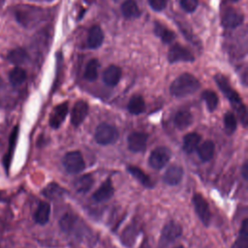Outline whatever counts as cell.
I'll list each match as a JSON object with an SVG mask.
<instances>
[{
    "label": "cell",
    "mask_w": 248,
    "mask_h": 248,
    "mask_svg": "<svg viewBox=\"0 0 248 248\" xmlns=\"http://www.w3.org/2000/svg\"><path fill=\"white\" fill-rule=\"evenodd\" d=\"M26 72L20 67H15L9 73V80L14 86L20 85L26 79Z\"/></svg>",
    "instance_id": "4dcf8cb0"
},
{
    "label": "cell",
    "mask_w": 248,
    "mask_h": 248,
    "mask_svg": "<svg viewBox=\"0 0 248 248\" xmlns=\"http://www.w3.org/2000/svg\"><path fill=\"white\" fill-rule=\"evenodd\" d=\"M236 126H237V122H236L235 115L233 114V112L228 111L224 115V127H225V132L227 133V135L230 136V135L233 134L234 131L236 130Z\"/></svg>",
    "instance_id": "e575fe53"
},
{
    "label": "cell",
    "mask_w": 248,
    "mask_h": 248,
    "mask_svg": "<svg viewBox=\"0 0 248 248\" xmlns=\"http://www.w3.org/2000/svg\"><path fill=\"white\" fill-rule=\"evenodd\" d=\"M42 193L45 197H46L49 200H56L63 197L66 191L57 183L52 182V183H49L46 187H45Z\"/></svg>",
    "instance_id": "83f0119b"
},
{
    "label": "cell",
    "mask_w": 248,
    "mask_h": 248,
    "mask_svg": "<svg viewBox=\"0 0 248 248\" xmlns=\"http://www.w3.org/2000/svg\"><path fill=\"white\" fill-rule=\"evenodd\" d=\"M202 98L205 102L207 109L209 111H214L216 109V108L218 106L219 99H218L217 94L214 91H212V90H204L202 92Z\"/></svg>",
    "instance_id": "836d02e7"
},
{
    "label": "cell",
    "mask_w": 248,
    "mask_h": 248,
    "mask_svg": "<svg viewBox=\"0 0 248 248\" xmlns=\"http://www.w3.org/2000/svg\"><path fill=\"white\" fill-rule=\"evenodd\" d=\"M182 233V228L179 224L175 223L174 221H170L167 223L161 233V240L163 243H170L176 240Z\"/></svg>",
    "instance_id": "7c38bea8"
},
{
    "label": "cell",
    "mask_w": 248,
    "mask_h": 248,
    "mask_svg": "<svg viewBox=\"0 0 248 248\" xmlns=\"http://www.w3.org/2000/svg\"><path fill=\"white\" fill-rule=\"evenodd\" d=\"M100 67V63L98 61V59H91L89 60V62L87 63L86 67H85V71H84V78L88 81H94L96 80L97 77H98V69Z\"/></svg>",
    "instance_id": "1f68e13d"
},
{
    "label": "cell",
    "mask_w": 248,
    "mask_h": 248,
    "mask_svg": "<svg viewBox=\"0 0 248 248\" xmlns=\"http://www.w3.org/2000/svg\"><path fill=\"white\" fill-rule=\"evenodd\" d=\"M13 12L17 22L26 28H30L38 24L44 19L45 16L42 9L29 5L16 6Z\"/></svg>",
    "instance_id": "3957f363"
},
{
    "label": "cell",
    "mask_w": 248,
    "mask_h": 248,
    "mask_svg": "<svg viewBox=\"0 0 248 248\" xmlns=\"http://www.w3.org/2000/svg\"><path fill=\"white\" fill-rule=\"evenodd\" d=\"M119 133L117 129L108 123L102 122L95 130V140L101 145H108L117 140Z\"/></svg>",
    "instance_id": "277c9868"
},
{
    "label": "cell",
    "mask_w": 248,
    "mask_h": 248,
    "mask_svg": "<svg viewBox=\"0 0 248 248\" xmlns=\"http://www.w3.org/2000/svg\"><path fill=\"white\" fill-rule=\"evenodd\" d=\"M154 33L160 37L162 42L165 44L171 43L175 38V34L171 30L168 29L166 26L160 24L159 22H155L154 24Z\"/></svg>",
    "instance_id": "f1b7e54d"
},
{
    "label": "cell",
    "mask_w": 248,
    "mask_h": 248,
    "mask_svg": "<svg viewBox=\"0 0 248 248\" xmlns=\"http://www.w3.org/2000/svg\"><path fill=\"white\" fill-rule=\"evenodd\" d=\"M198 155L202 162H208L212 159L215 151V144L212 140H204L202 144H199Z\"/></svg>",
    "instance_id": "ffe728a7"
},
{
    "label": "cell",
    "mask_w": 248,
    "mask_h": 248,
    "mask_svg": "<svg viewBox=\"0 0 248 248\" xmlns=\"http://www.w3.org/2000/svg\"><path fill=\"white\" fill-rule=\"evenodd\" d=\"M173 121L177 129L184 130L193 123V115L190 111L186 109H181L176 112Z\"/></svg>",
    "instance_id": "7402d4cb"
},
{
    "label": "cell",
    "mask_w": 248,
    "mask_h": 248,
    "mask_svg": "<svg viewBox=\"0 0 248 248\" xmlns=\"http://www.w3.org/2000/svg\"><path fill=\"white\" fill-rule=\"evenodd\" d=\"M122 76V71L118 66L110 65L103 73V80L108 86H115Z\"/></svg>",
    "instance_id": "2e32d148"
},
{
    "label": "cell",
    "mask_w": 248,
    "mask_h": 248,
    "mask_svg": "<svg viewBox=\"0 0 248 248\" xmlns=\"http://www.w3.org/2000/svg\"><path fill=\"white\" fill-rule=\"evenodd\" d=\"M148 135L143 132H133L128 136V148L134 153L142 152L147 143Z\"/></svg>",
    "instance_id": "9c48e42d"
},
{
    "label": "cell",
    "mask_w": 248,
    "mask_h": 248,
    "mask_svg": "<svg viewBox=\"0 0 248 248\" xmlns=\"http://www.w3.org/2000/svg\"><path fill=\"white\" fill-rule=\"evenodd\" d=\"M214 79H215L217 85L219 86L220 90L228 98V100L230 101V103L232 104L233 108L235 109L242 124L246 127V125H247V109H246L245 105L242 103L241 98L239 97L237 92L232 88L229 80L223 75H220V74L215 75Z\"/></svg>",
    "instance_id": "6da1fadb"
},
{
    "label": "cell",
    "mask_w": 248,
    "mask_h": 248,
    "mask_svg": "<svg viewBox=\"0 0 248 248\" xmlns=\"http://www.w3.org/2000/svg\"><path fill=\"white\" fill-rule=\"evenodd\" d=\"M201 140H202V137L198 133L192 132V133L186 134L183 138V150L188 154L193 153L194 151L197 150L201 142Z\"/></svg>",
    "instance_id": "d6986e66"
},
{
    "label": "cell",
    "mask_w": 248,
    "mask_h": 248,
    "mask_svg": "<svg viewBox=\"0 0 248 248\" xmlns=\"http://www.w3.org/2000/svg\"><path fill=\"white\" fill-rule=\"evenodd\" d=\"M127 170L144 187L152 188L154 186V182L152 181V179L146 173H144L140 168L136 166H128Z\"/></svg>",
    "instance_id": "603a6c76"
},
{
    "label": "cell",
    "mask_w": 248,
    "mask_h": 248,
    "mask_svg": "<svg viewBox=\"0 0 248 248\" xmlns=\"http://www.w3.org/2000/svg\"><path fill=\"white\" fill-rule=\"evenodd\" d=\"M183 174H184V170L180 166L171 165L165 171L164 176H163V180L168 185L175 186V185H177L181 182Z\"/></svg>",
    "instance_id": "5bb4252c"
},
{
    "label": "cell",
    "mask_w": 248,
    "mask_h": 248,
    "mask_svg": "<svg viewBox=\"0 0 248 248\" xmlns=\"http://www.w3.org/2000/svg\"><path fill=\"white\" fill-rule=\"evenodd\" d=\"M168 60L170 63H175L180 61L193 62L195 60V57L189 49L181 45L175 44L169 49Z\"/></svg>",
    "instance_id": "ba28073f"
},
{
    "label": "cell",
    "mask_w": 248,
    "mask_h": 248,
    "mask_svg": "<svg viewBox=\"0 0 248 248\" xmlns=\"http://www.w3.org/2000/svg\"><path fill=\"white\" fill-rule=\"evenodd\" d=\"M114 194V189L109 178H108L92 195V199L97 202L108 201Z\"/></svg>",
    "instance_id": "9a60e30c"
},
{
    "label": "cell",
    "mask_w": 248,
    "mask_h": 248,
    "mask_svg": "<svg viewBox=\"0 0 248 248\" xmlns=\"http://www.w3.org/2000/svg\"><path fill=\"white\" fill-rule=\"evenodd\" d=\"M201 87L199 79L189 73H184L178 76L170 84V92L177 98L186 97L198 91Z\"/></svg>",
    "instance_id": "7a4b0ae2"
},
{
    "label": "cell",
    "mask_w": 248,
    "mask_h": 248,
    "mask_svg": "<svg viewBox=\"0 0 248 248\" xmlns=\"http://www.w3.org/2000/svg\"><path fill=\"white\" fill-rule=\"evenodd\" d=\"M93 184H94V178L90 173H86L81 176H78L74 181V187L76 191L79 194L87 193L92 188Z\"/></svg>",
    "instance_id": "ac0fdd59"
},
{
    "label": "cell",
    "mask_w": 248,
    "mask_h": 248,
    "mask_svg": "<svg viewBox=\"0 0 248 248\" xmlns=\"http://www.w3.org/2000/svg\"><path fill=\"white\" fill-rule=\"evenodd\" d=\"M121 13L126 18H137L140 16V11L135 0H126L121 5Z\"/></svg>",
    "instance_id": "d4e9b609"
},
{
    "label": "cell",
    "mask_w": 248,
    "mask_h": 248,
    "mask_svg": "<svg viewBox=\"0 0 248 248\" xmlns=\"http://www.w3.org/2000/svg\"><path fill=\"white\" fill-rule=\"evenodd\" d=\"M50 216V205L46 202H41L35 211L34 219L40 225H46Z\"/></svg>",
    "instance_id": "44dd1931"
},
{
    "label": "cell",
    "mask_w": 248,
    "mask_h": 248,
    "mask_svg": "<svg viewBox=\"0 0 248 248\" xmlns=\"http://www.w3.org/2000/svg\"><path fill=\"white\" fill-rule=\"evenodd\" d=\"M128 110L132 114H140L145 110V102L140 95L133 96L128 103Z\"/></svg>",
    "instance_id": "4316f807"
},
{
    "label": "cell",
    "mask_w": 248,
    "mask_h": 248,
    "mask_svg": "<svg viewBox=\"0 0 248 248\" xmlns=\"http://www.w3.org/2000/svg\"><path fill=\"white\" fill-rule=\"evenodd\" d=\"M170 156L171 152L168 147L158 146L151 151L148 159V164L152 169L161 170L169 163Z\"/></svg>",
    "instance_id": "8992f818"
},
{
    "label": "cell",
    "mask_w": 248,
    "mask_h": 248,
    "mask_svg": "<svg viewBox=\"0 0 248 248\" xmlns=\"http://www.w3.org/2000/svg\"><path fill=\"white\" fill-rule=\"evenodd\" d=\"M247 223H248L247 219H244L241 224L237 238L235 239L232 248H248V226H247Z\"/></svg>",
    "instance_id": "484cf974"
},
{
    "label": "cell",
    "mask_w": 248,
    "mask_h": 248,
    "mask_svg": "<svg viewBox=\"0 0 248 248\" xmlns=\"http://www.w3.org/2000/svg\"><path fill=\"white\" fill-rule=\"evenodd\" d=\"M104 42V33L99 25H93L88 32L87 45L90 48H98Z\"/></svg>",
    "instance_id": "e0dca14e"
},
{
    "label": "cell",
    "mask_w": 248,
    "mask_h": 248,
    "mask_svg": "<svg viewBox=\"0 0 248 248\" xmlns=\"http://www.w3.org/2000/svg\"><path fill=\"white\" fill-rule=\"evenodd\" d=\"M175 248H184L183 246H177V247H175Z\"/></svg>",
    "instance_id": "f35d334b"
},
{
    "label": "cell",
    "mask_w": 248,
    "mask_h": 248,
    "mask_svg": "<svg viewBox=\"0 0 248 248\" xmlns=\"http://www.w3.org/2000/svg\"><path fill=\"white\" fill-rule=\"evenodd\" d=\"M28 58H29L28 53L22 47L14 48L7 55V59L9 60V62H11L12 64L16 65V66L24 64L25 62H27Z\"/></svg>",
    "instance_id": "cb8c5ba5"
},
{
    "label": "cell",
    "mask_w": 248,
    "mask_h": 248,
    "mask_svg": "<svg viewBox=\"0 0 248 248\" xmlns=\"http://www.w3.org/2000/svg\"><path fill=\"white\" fill-rule=\"evenodd\" d=\"M17 134H18V127L16 126L11 134L10 137V144H9V149H8V153L4 156L3 159V164L6 168V170H8L10 164H11V160H12V156L16 147V140H17Z\"/></svg>",
    "instance_id": "f546056e"
},
{
    "label": "cell",
    "mask_w": 248,
    "mask_h": 248,
    "mask_svg": "<svg viewBox=\"0 0 248 248\" xmlns=\"http://www.w3.org/2000/svg\"><path fill=\"white\" fill-rule=\"evenodd\" d=\"M77 224V217L71 213H65L59 220V226L60 229L64 232H71Z\"/></svg>",
    "instance_id": "d6a6232c"
},
{
    "label": "cell",
    "mask_w": 248,
    "mask_h": 248,
    "mask_svg": "<svg viewBox=\"0 0 248 248\" xmlns=\"http://www.w3.org/2000/svg\"><path fill=\"white\" fill-rule=\"evenodd\" d=\"M192 202L195 208V211L202 221V223L207 227L210 224L211 219V213L209 209V205L205 199L201 194H195L192 198Z\"/></svg>",
    "instance_id": "52a82bcc"
},
{
    "label": "cell",
    "mask_w": 248,
    "mask_h": 248,
    "mask_svg": "<svg viewBox=\"0 0 248 248\" xmlns=\"http://www.w3.org/2000/svg\"><path fill=\"white\" fill-rule=\"evenodd\" d=\"M69 111L68 103H62L57 105L51 111L49 116V125L53 129H58L65 120Z\"/></svg>",
    "instance_id": "4fadbf2b"
},
{
    "label": "cell",
    "mask_w": 248,
    "mask_h": 248,
    "mask_svg": "<svg viewBox=\"0 0 248 248\" xmlns=\"http://www.w3.org/2000/svg\"><path fill=\"white\" fill-rule=\"evenodd\" d=\"M232 1H234V2H236V1H238V0H232Z\"/></svg>",
    "instance_id": "ab89813d"
},
{
    "label": "cell",
    "mask_w": 248,
    "mask_h": 248,
    "mask_svg": "<svg viewBox=\"0 0 248 248\" xmlns=\"http://www.w3.org/2000/svg\"><path fill=\"white\" fill-rule=\"evenodd\" d=\"M63 166L67 172L75 174L82 171L85 168V162L82 154L78 150L66 153L62 158Z\"/></svg>",
    "instance_id": "5b68a950"
},
{
    "label": "cell",
    "mask_w": 248,
    "mask_h": 248,
    "mask_svg": "<svg viewBox=\"0 0 248 248\" xmlns=\"http://www.w3.org/2000/svg\"><path fill=\"white\" fill-rule=\"evenodd\" d=\"M198 0H180L181 8L187 13H193L198 7Z\"/></svg>",
    "instance_id": "d590c367"
},
{
    "label": "cell",
    "mask_w": 248,
    "mask_h": 248,
    "mask_svg": "<svg viewBox=\"0 0 248 248\" xmlns=\"http://www.w3.org/2000/svg\"><path fill=\"white\" fill-rule=\"evenodd\" d=\"M241 174L245 180H247V174H248V165L247 162H245L241 168Z\"/></svg>",
    "instance_id": "74e56055"
},
{
    "label": "cell",
    "mask_w": 248,
    "mask_h": 248,
    "mask_svg": "<svg viewBox=\"0 0 248 248\" xmlns=\"http://www.w3.org/2000/svg\"><path fill=\"white\" fill-rule=\"evenodd\" d=\"M88 110H89V107L87 102L83 100H79L76 102L71 112V123L75 127L79 126L87 116Z\"/></svg>",
    "instance_id": "8fae6325"
},
{
    "label": "cell",
    "mask_w": 248,
    "mask_h": 248,
    "mask_svg": "<svg viewBox=\"0 0 248 248\" xmlns=\"http://www.w3.org/2000/svg\"><path fill=\"white\" fill-rule=\"evenodd\" d=\"M150 7L157 12L164 10L167 6V0H148Z\"/></svg>",
    "instance_id": "8d00e7d4"
},
{
    "label": "cell",
    "mask_w": 248,
    "mask_h": 248,
    "mask_svg": "<svg viewBox=\"0 0 248 248\" xmlns=\"http://www.w3.org/2000/svg\"><path fill=\"white\" fill-rule=\"evenodd\" d=\"M243 20H244V16L240 12L234 10L233 8H228L225 10L223 14L222 25L225 28L232 29L242 24Z\"/></svg>",
    "instance_id": "30bf717a"
}]
</instances>
